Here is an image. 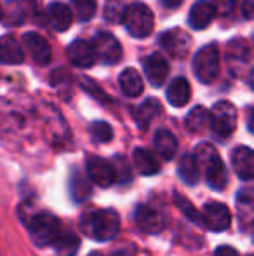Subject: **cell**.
<instances>
[{
  "mask_svg": "<svg viewBox=\"0 0 254 256\" xmlns=\"http://www.w3.org/2000/svg\"><path fill=\"white\" fill-rule=\"evenodd\" d=\"M71 6L80 21H89L96 12V0H71Z\"/></svg>",
  "mask_w": 254,
  "mask_h": 256,
  "instance_id": "cell-29",
  "label": "cell"
},
{
  "mask_svg": "<svg viewBox=\"0 0 254 256\" xmlns=\"http://www.w3.org/2000/svg\"><path fill=\"white\" fill-rule=\"evenodd\" d=\"M23 223L30 230V237L38 248L44 246H52L56 242V239L59 237L61 230V223L58 222V218L51 214V212L44 211H35L30 208V212H21Z\"/></svg>",
  "mask_w": 254,
  "mask_h": 256,
  "instance_id": "cell-2",
  "label": "cell"
},
{
  "mask_svg": "<svg viewBox=\"0 0 254 256\" xmlns=\"http://www.w3.org/2000/svg\"><path fill=\"white\" fill-rule=\"evenodd\" d=\"M220 49L216 44H207L202 48L193 58V74L204 84L216 80L218 74H220Z\"/></svg>",
  "mask_w": 254,
  "mask_h": 256,
  "instance_id": "cell-5",
  "label": "cell"
},
{
  "mask_svg": "<svg viewBox=\"0 0 254 256\" xmlns=\"http://www.w3.org/2000/svg\"><path fill=\"white\" fill-rule=\"evenodd\" d=\"M195 160L199 168H204L206 172L207 185L213 186L214 190H223L228 183V172L225 168L223 160L218 155L216 148L209 143H202L195 150Z\"/></svg>",
  "mask_w": 254,
  "mask_h": 256,
  "instance_id": "cell-3",
  "label": "cell"
},
{
  "mask_svg": "<svg viewBox=\"0 0 254 256\" xmlns=\"http://www.w3.org/2000/svg\"><path fill=\"white\" fill-rule=\"evenodd\" d=\"M52 246L58 250L59 256H73L77 253L78 246H80V242H78V239L75 236H71V234H66V232H61L59 234V237L56 239V242L52 244Z\"/></svg>",
  "mask_w": 254,
  "mask_h": 256,
  "instance_id": "cell-27",
  "label": "cell"
},
{
  "mask_svg": "<svg viewBox=\"0 0 254 256\" xmlns=\"http://www.w3.org/2000/svg\"><path fill=\"white\" fill-rule=\"evenodd\" d=\"M235 6H237V0H213L214 10L220 14H225V16L230 14L235 9Z\"/></svg>",
  "mask_w": 254,
  "mask_h": 256,
  "instance_id": "cell-32",
  "label": "cell"
},
{
  "mask_svg": "<svg viewBox=\"0 0 254 256\" xmlns=\"http://www.w3.org/2000/svg\"><path fill=\"white\" fill-rule=\"evenodd\" d=\"M176 199H178V202H180L178 206H180V208L183 209L185 212H187V214H188V218L193 220V222H200V220H202V216H200L199 212H197V211H193V208L190 206V202H188V200H183V199H180V197H176Z\"/></svg>",
  "mask_w": 254,
  "mask_h": 256,
  "instance_id": "cell-33",
  "label": "cell"
},
{
  "mask_svg": "<svg viewBox=\"0 0 254 256\" xmlns=\"http://www.w3.org/2000/svg\"><path fill=\"white\" fill-rule=\"evenodd\" d=\"M89 256H103V254H101V253H91Z\"/></svg>",
  "mask_w": 254,
  "mask_h": 256,
  "instance_id": "cell-37",
  "label": "cell"
},
{
  "mask_svg": "<svg viewBox=\"0 0 254 256\" xmlns=\"http://www.w3.org/2000/svg\"><path fill=\"white\" fill-rule=\"evenodd\" d=\"M87 174L96 185L103 186V188L112 186L117 182V169L108 160L96 157V155L87 157Z\"/></svg>",
  "mask_w": 254,
  "mask_h": 256,
  "instance_id": "cell-10",
  "label": "cell"
},
{
  "mask_svg": "<svg viewBox=\"0 0 254 256\" xmlns=\"http://www.w3.org/2000/svg\"><path fill=\"white\" fill-rule=\"evenodd\" d=\"M127 10V2L126 0H106L105 6V18L110 23H122L124 16Z\"/></svg>",
  "mask_w": 254,
  "mask_h": 256,
  "instance_id": "cell-28",
  "label": "cell"
},
{
  "mask_svg": "<svg viewBox=\"0 0 254 256\" xmlns=\"http://www.w3.org/2000/svg\"><path fill=\"white\" fill-rule=\"evenodd\" d=\"M0 20H2V7H0Z\"/></svg>",
  "mask_w": 254,
  "mask_h": 256,
  "instance_id": "cell-38",
  "label": "cell"
},
{
  "mask_svg": "<svg viewBox=\"0 0 254 256\" xmlns=\"http://www.w3.org/2000/svg\"><path fill=\"white\" fill-rule=\"evenodd\" d=\"M160 44H162V48L166 49L167 54H171L173 58H178V60H183L190 52L192 37L181 28H173V30H167L166 34H162Z\"/></svg>",
  "mask_w": 254,
  "mask_h": 256,
  "instance_id": "cell-8",
  "label": "cell"
},
{
  "mask_svg": "<svg viewBox=\"0 0 254 256\" xmlns=\"http://www.w3.org/2000/svg\"><path fill=\"white\" fill-rule=\"evenodd\" d=\"M91 44H92V48H94L96 58H99V60L106 64L119 63L120 58H122V48H120L119 40H117L112 34L101 32V34L96 35Z\"/></svg>",
  "mask_w": 254,
  "mask_h": 256,
  "instance_id": "cell-9",
  "label": "cell"
},
{
  "mask_svg": "<svg viewBox=\"0 0 254 256\" xmlns=\"http://www.w3.org/2000/svg\"><path fill=\"white\" fill-rule=\"evenodd\" d=\"M89 131H91V136L94 142L98 143H108L110 140L113 138V131H112V126L106 124V122H92L91 128H89Z\"/></svg>",
  "mask_w": 254,
  "mask_h": 256,
  "instance_id": "cell-30",
  "label": "cell"
},
{
  "mask_svg": "<svg viewBox=\"0 0 254 256\" xmlns=\"http://www.w3.org/2000/svg\"><path fill=\"white\" fill-rule=\"evenodd\" d=\"M178 172H180L181 180L188 185H195L199 182V172H200V168L195 160V155L192 154H187L181 157L180 164H178Z\"/></svg>",
  "mask_w": 254,
  "mask_h": 256,
  "instance_id": "cell-25",
  "label": "cell"
},
{
  "mask_svg": "<svg viewBox=\"0 0 254 256\" xmlns=\"http://www.w3.org/2000/svg\"><path fill=\"white\" fill-rule=\"evenodd\" d=\"M80 230L94 240H110L119 234L120 218L113 209H92L82 214Z\"/></svg>",
  "mask_w": 254,
  "mask_h": 256,
  "instance_id": "cell-1",
  "label": "cell"
},
{
  "mask_svg": "<svg viewBox=\"0 0 254 256\" xmlns=\"http://www.w3.org/2000/svg\"><path fill=\"white\" fill-rule=\"evenodd\" d=\"M216 10H214L213 4L206 2V0H199L197 4H193L190 9V16H188V23L195 30H204L213 23Z\"/></svg>",
  "mask_w": 254,
  "mask_h": 256,
  "instance_id": "cell-17",
  "label": "cell"
},
{
  "mask_svg": "<svg viewBox=\"0 0 254 256\" xmlns=\"http://www.w3.org/2000/svg\"><path fill=\"white\" fill-rule=\"evenodd\" d=\"M214 256H239V253L230 246H220L216 250V253H214Z\"/></svg>",
  "mask_w": 254,
  "mask_h": 256,
  "instance_id": "cell-35",
  "label": "cell"
},
{
  "mask_svg": "<svg viewBox=\"0 0 254 256\" xmlns=\"http://www.w3.org/2000/svg\"><path fill=\"white\" fill-rule=\"evenodd\" d=\"M232 166L239 178L251 180L254 176V154L249 146H237L232 152Z\"/></svg>",
  "mask_w": 254,
  "mask_h": 256,
  "instance_id": "cell-14",
  "label": "cell"
},
{
  "mask_svg": "<svg viewBox=\"0 0 254 256\" xmlns=\"http://www.w3.org/2000/svg\"><path fill=\"white\" fill-rule=\"evenodd\" d=\"M160 112V103L155 98H148L143 104H139L134 110V118L138 122V126L141 129H146L150 126V122L159 115Z\"/></svg>",
  "mask_w": 254,
  "mask_h": 256,
  "instance_id": "cell-24",
  "label": "cell"
},
{
  "mask_svg": "<svg viewBox=\"0 0 254 256\" xmlns=\"http://www.w3.org/2000/svg\"><path fill=\"white\" fill-rule=\"evenodd\" d=\"M23 49L21 44H17V40L10 35L0 38V61L7 64H19L23 63Z\"/></svg>",
  "mask_w": 254,
  "mask_h": 256,
  "instance_id": "cell-20",
  "label": "cell"
},
{
  "mask_svg": "<svg viewBox=\"0 0 254 256\" xmlns=\"http://www.w3.org/2000/svg\"><path fill=\"white\" fill-rule=\"evenodd\" d=\"M23 44L26 46L28 52L31 54L35 63L47 64L51 61V46L42 35L38 34H24Z\"/></svg>",
  "mask_w": 254,
  "mask_h": 256,
  "instance_id": "cell-15",
  "label": "cell"
},
{
  "mask_svg": "<svg viewBox=\"0 0 254 256\" xmlns=\"http://www.w3.org/2000/svg\"><path fill=\"white\" fill-rule=\"evenodd\" d=\"M202 222L213 232H223L230 226L232 212L230 209L221 202H209L206 204L202 211Z\"/></svg>",
  "mask_w": 254,
  "mask_h": 256,
  "instance_id": "cell-11",
  "label": "cell"
},
{
  "mask_svg": "<svg viewBox=\"0 0 254 256\" xmlns=\"http://www.w3.org/2000/svg\"><path fill=\"white\" fill-rule=\"evenodd\" d=\"M120 89L124 91V94L131 96V98H138L143 92V78L134 68H126L119 77Z\"/></svg>",
  "mask_w": 254,
  "mask_h": 256,
  "instance_id": "cell-22",
  "label": "cell"
},
{
  "mask_svg": "<svg viewBox=\"0 0 254 256\" xmlns=\"http://www.w3.org/2000/svg\"><path fill=\"white\" fill-rule=\"evenodd\" d=\"M155 150L162 158L171 160V158H173L174 155H176V152H178L176 136H174L171 131H167V129H160V131H157V134H155Z\"/></svg>",
  "mask_w": 254,
  "mask_h": 256,
  "instance_id": "cell-21",
  "label": "cell"
},
{
  "mask_svg": "<svg viewBox=\"0 0 254 256\" xmlns=\"http://www.w3.org/2000/svg\"><path fill=\"white\" fill-rule=\"evenodd\" d=\"M209 124L220 138H228L237 128V108L230 102H218L209 112Z\"/></svg>",
  "mask_w": 254,
  "mask_h": 256,
  "instance_id": "cell-7",
  "label": "cell"
},
{
  "mask_svg": "<svg viewBox=\"0 0 254 256\" xmlns=\"http://www.w3.org/2000/svg\"><path fill=\"white\" fill-rule=\"evenodd\" d=\"M181 2H183V0H162L164 6H166V7H171V9H174V7H178Z\"/></svg>",
  "mask_w": 254,
  "mask_h": 256,
  "instance_id": "cell-36",
  "label": "cell"
},
{
  "mask_svg": "<svg viewBox=\"0 0 254 256\" xmlns=\"http://www.w3.org/2000/svg\"><path fill=\"white\" fill-rule=\"evenodd\" d=\"M253 49L244 38H234L227 46V66L235 78H244L251 74Z\"/></svg>",
  "mask_w": 254,
  "mask_h": 256,
  "instance_id": "cell-4",
  "label": "cell"
},
{
  "mask_svg": "<svg viewBox=\"0 0 254 256\" xmlns=\"http://www.w3.org/2000/svg\"><path fill=\"white\" fill-rule=\"evenodd\" d=\"M66 52L71 63L78 68H91L92 64L96 63V60H98L91 42H85V40H82V38H77V40L71 42V44L68 46Z\"/></svg>",
  "mask_w": 254,
  "mask_h": 256,
  "instance_id": "cell-13",
  "label": "cell"
},
{
  "mask_svg": "<svg viewBox=\"0 0 254 256\" xmlns=\"http://www.w3.org/2000/svg\"><path fill=\"white\" fill-rule=\"evenodd\" d=\"M127 32L136 38H145L152 34L153 30V12L148 6L141 2H134L127 6L124 21Z\"/></svg>",
  "mask_w": 254,
  "mask_h": 256,
  "instance_id": "cell-6",
  "label": "cell"
},
{
  "mask_svg": "<svg viewBox=\"0 0 254 256\" xmlns=\"http://www.w3.org/2000/svg\"><path fill=\"white\" fill-rule=\"evenodd\" d=\"M47 20L49 24L56 32H66L70 28L71 21H73V14H71L68 6H64L61 2H52L47 7Z\"/></svg>",
  "mask_w": 254,
  "mask_h": 256,
  "instance_id": "cell-18",
  "label": "cell"
},
{
  "mask_svg": "<svg viewBox=\"0 0 254 256\" xmlns=\"http://www.w3.org/2000/svg\"><path fill=\"white\" fill-rule=\"evenodd\" d=\"M242 12H244L246 20H253V16H254V0H244V4H242Z\"/></svg>",
  "mask_w": 254,
  "mask_h": 256,
  "instance_id": "cell-34",
  "label": "cell"
},
{
  "mask_svg": "<svg viewBox=\"0 0 254 256\" xmlns=\"http://www.w3.org/2000/svg\"><path fill=\"white\" fill-rule=\"evenodd\" d=\"M209 124V112L204 106H195L185 118V128L190 132H202Z\"/></svg>",
  "mask_w": 254,
  "mask_h": 256,
  "instance_id": "cell-26",
  "label": "cell"
},
{
  "mask_svg": "<svg viewBox=\"0 0 254 256\" xmlns=\"http://www.w3.org/2000/svg\"><path fill=\"white\" fill-rule=\"evenodd\" d=\"M145 74L148 80L152 82V86H155V88L162 86L166 82L167 75H169V64H167L166 58H162L160 54H152V56L146 58Z\"/></svg>",
  "mask_w": 254,
  "mask_h": 256,
  "instance_id": "cell-16",
  "label": "cell"
},
{
  "mask_svg": "<svg viewBox=\"0 0 254 256\" xmlns=\"http://www.w3.org/2000/svg\"><path fill=\"white\" fill-rule=\"evenodd\" d=\"M71 194H73L75 200L82 202L84 199H87L91 196V185L85 178H82L80 174H77L71 182Z\"/></svg>",
  "mask_w": 254,
  "mask_h": 256,
  "instance_id": "cell-31",
  "label": "cell"
},
{
  "mask_svg": "<svg viewBox=\"0 0 254 256\" xmlns=\"http://www.w3.org/2000/svg\"><path fill=\"white\" fill-rule=\"evenodd\" d=\"M132 162H134L136 169L141 172L143 176H152L155 172H159L160 166L157 162V158L153 157V154H150L145 148H136L132 154Z\"/></svg>",
  "mask_w": 254,
  "mask_h": 256,
  "instance_id": "cell-23",
  "label": "cell"
},
{
  "mask_svg": "<svg viewBox=\"0 0 254 256\" xmlns=\"http://www.w3.org/2000/svg\"><path fill=\"white\" fill-rule=\"evenodd\" d=\"M134 220H136V225L143 230V232H148V234H157L164 228V218L155 208L152 206H146L141 204L138 206L134 212Z\"/></svg>",
  "mask_w": 254,
  "mask_h": 256,
  "instance_id": "cell-12",
  "label": "cell"
},
{
  "mask_svg": "<svg viewBox=\"0 0 254 256\" xmlns=\"http://www.w3.org/2000/svg\"><path fill=\"white\" fill-rule=\"evenodd\" d=\"M190 96H192L190 84H188V80L183 77L174 78V80L171 82L169 89H167V102L176 108L185 106V104L190 102Z\"/></svg>",
  "mask_w": 254,
  "mask_h": 256,
  "instance_id": "cell-19",
  "label": "cell"
}]
</instances>
